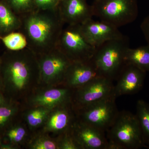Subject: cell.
Returning a JSON list of instances; mask_svg holds the SVG:
<instances>
[{
	"label": "cell",
	"instance_id": "cell-1",
	"mask_svg": "<svg viewBox=\"0 0 149 149\" xmlns=\"http://www.w3.org/2000/svg\"><path fill=\"white\" fill-rule=\"evenodd\" d=\"M0 57L2 93L10 101L19 104L38 87L40 70L37 55L27 47Z\"/></svg>",
	"mask_w": 149,
	"mask_h": 149
},
{
	"label": "cell",
	"instance_id": "cell-2",
	"mask_svg": "<svg viewBox=\"0 0 149 149\" xmlns=\"http://www.w3.org/2000/svg\"><path fill=\"white\" fill-rule=\"evenodd\" d=\"M19 31L26 37L27 47L39 55L56 47L65 23L57 7L53 9H36L20 17Z\"/></svg>",
	"mask_w": 149,
	"mask_h": 149
},
{
	"label": "cell",
	"instance_id": "cell-3",
	"mask_svg": "<svg viewBox=\"0 0 149 149\" xmlns=\"http://www.w3.org/2000/svg\"><path fill=\"white\" fill-rule=\"evenodd\" d=\"M106 132L107 149H138L145 146L138 118L130 111H119Z\"/></svg>",
	"mask_w": 149,
	"mask_h": 149
},
{
	"label": "cell",
	"instance_id": "cell-4",
	"mask_svg": "<svg viewBox=\"0 0 149 149\" xmlns=\"http://www.w3.org/2000/svg\"><path fill=\"white\" fill-rule=\"evenodd\" d=\"M129 40L122 38L107 41L96 48L93 60L99 74L113 81L117 80L126 63L125 52L129 47Z\"/></svg>",
	"mask_w": 149,
	"mask_h": 149
},
{
	"label": "cell",
	"instance_id": "cell-5",
	"mask_svg": "<svg viewBox=\"0 0 149 149\" xmlns=\"http://www.w3.org/2000/svg\"><path fill=\"white\" fill-rule=\"evenodd\" d=\"M94 16L119 28L132 23L139 15L137 0H95Z\"/></svg>",
	"mask_w": 149,
	"mask_h": 149
},
{
	"label": "cell",
	"instance_id": "cell-6",
	"mask_svg": "<svg viewBox=\"0 0 149 149\" xmlns=\"http://www.w3.org/2000/svg\"><path fill=\"white\" fill-rule=\"evenodd\" d=\"M37 56L40 70L38 87L62 85L72 62L56 47Z\"/></svg>",
	"mask_w": 149,
	"mask_h": 149
},
{
	"label": "cell",
	"instance_id": "cell-7",
	"mask_svg": "<svg viewBox=\"0 0 149 149\" xmlns=\"http://www.w3.org/2000/svg\"><path fill=\"white\" fill-rule=\"evenodd\" d=\"M72 62L87 61L93 58L96 48L87 42L80 29V24L63 27L56 47Z\"/></svg>",
	"mask_w": 149,
	"mask_h": 149
},
{
	"label": "cell",
	"instance_id": "cell-8",
	"mask_svg": "<svg viewBox=\"0 0 149 149\" xmlns=\"http://www.w3.org/2000/svg\"><path fill=\"white\" fill-rule=\"evenodd\" d=\"M114 94L100 101L75 111L77 120L106 132L119 111Z\"/></svg>",
	"mask_w": 149,
	"mask_h": 149
},
{
	"label": "cell",
	"instance_id": "cell-9",
	"mask_svg": "<svg viewBox=\"0 0 149 149\" xmlns=\"http://www.w3.org/2000/svg\"><path fill=\"white\" fill-rule=\"evenodd\" d=\"M114 86L112 80L99 77L74 89L72 97L74 110L95 103L113 95Z\"/></svg>",
	"mask_w": 149,
	"mask_h": 149
},
{
	"label": "cell",
	"instance_id": "cell-10",
	"mask_svg": "<svg viewBox=\"0 0 149 149\" xmlns=\"http://www.w3.org/2000/svg\"><path fill=\"white\" fill-rule=\"evenodd\" d=\"M73 90L63 85L37 87L27 98L30 107H41L53 109L72 103Z\"/></svg>",
	"mask_w": 149,
	"mask_h": 149
},
{
	"label": "cell",
	"instance_id": "cell-11",
	"mask_svg": "<svg viewBox=\"0 0 149 149\" xmlns=\"http://www.w3.org/2000/svg\"><path fill=\"white\" fill-rule=\"evenodd\" d=\"M80 29L87 42L95 48L107 41L124 36L117 27L105 22L95 21L93 18L80 24Z\"/></svg>",
	"mask_w": 149,
	"mask_h": 149
},
{
	"label": "cell",
	"instance_id": "cell-12",
	"mask_svg": "<svg viewBox=\"0 0 149 149\" xmlns=\"http://www.w3.org/2000/svg\"><path fill=\"white\" fill-rule=\"evenodd\" d=\"M75 141L82 149H107L108 144L105 132L76 120L70 129Z\"/></svg>",
	"mask_w": 149,
	"mask_h": 149
},
{
	"label": "cell",
	"instance_id": "cell-13",
	"mask_svg": "<svg viewBox=\"0 0 149 149\" xmlns=\"http://www.w3.org/2000/svg\"><path fill=\"white\" fill-rule=\"evenodd\" d=\"M77 120L72 103L58 107L51 111L43 125V133L60 135L71 129Z\"/></svg>",
	"mask_w": 149,
	"mask_h": 149
},
{
	"label": "cell",
	"instance_id": "cell-14",
	"mask_svg": "<svg viewBox=\"0 0 149 149\" xmlns=\"http://www.w3.org/2000/svg\"><path fill=\"white\" fill-rule=\"evenodd\" d=\"M146 73L134 65L126 64L118 77L117 83L114 85L113 93L116 97L139 92L143 86Z\"/></svg>",
	"mask_w": 149,
	"mask_h": 149
},
{
	"label": "cell",
	"instance_id": "cell-15",
	"mask_svg": "<svg viewBox=\"0 0 149 149\" xmlns=\"http://www.w3.org/2000/svg\"><path fill=\"white\" fill-rule=\"evenodd\" d=\"M99 77L102 76L99 74L92 59L87 61L72 62L62 85L74 90Z\"/></svg>",
	"mask_w": 149,
	"mask_h": 149
},
{
	"label": "cell",
	"instance_id": "cell-16",
	"mask_svg": "<svg viewBox=\"0 0 149 149\" xmlns=\"http://www.w3.org/2000/svg\"><path fill=\"white\" fill-rule=\"evenodd\" d=\"M58 10L65 24H81L94 16L86 0H60Z\"/></svg>",
	"mask_w": 149,
	"mask_h": 149
},
{
	"label": "cell",
	"instance_id": "cell-17",
	"mask_svg": "<svg viewBox=\"0 0 149 149\" xmlns=\"http://www.w3.org/2000/svg\"><path fill=\"white\" fill-rule=\"evenodd\" d=\"M21 19L7 3L0 2V35L2 37L12 32L19 31Z\"/></svg>",
	"mask_w": 149,
	"mask_h": 149
},
{
	"label": "cell",
	"instance_id": "cell-18",
	"mask_svg": "<svg viewBox=\"0 0 149 149\" xmlns=\"http://www.w3.org/2000/svg\"><path fill=\"white\" fill-rule=\"evenodd\" d=\"M125 60L126 64L134 65L144 72H149V46L128 48L125 52Z\"/></svg>",
	"mask_w": 149,
	"mask_h": 149
},
{
	"label": "cell",
	"instance_id": "cell-19",
	"mask_svg": "<svg viewBox=\"0 0 149 149\" xmlns=\"http://www.w3.org/2000/svg\"><path fill=\"white\" fill-rule=\"evenodd\" d=\"M136 117L141 128L145 148L149 146V103L139 100L136 104Z\"/></svg>",
	"mask_w": 149,
	"mask_h": 149
},
{
	"label": "cell",
	"instance_id": "cell-20",
	"mask_svg": "<svg viewBox=\"0 0 149 149\" xmlns=\"http://www.w3.org/2000/svg\"><path fill=\"white\" fill-rule=\"evenodd\" d=\"M30 108L24 113V119L29 129L33 130L44 125L52 109L41 107Z\"/></svg>",
	"mask_w": 149,
	"mask_h": 149
},
{
	"label": "cell",
	"instance_id": "cell-21",
	"mask_svg": "<svg viewBox=\"0 0 149 149\" xmlns=\"http://www.w3.org/2000/svg\"><path fill=\"white\" fill-rule=\"evenodd\" d=\"M28 131L25 125L21 123L10 125L5 130L4 135V143L12 144L19 148L27 138Z\"/></svg>",
	"mask_w": 149,
	"mask_h": 149
},
{
	"label": "cell",
	"instance_id": "cell-22",
	"mask_svg": "<svg viewBox=\"0 0 149 149\" xmlns=\"http://www.w3.org/2000/svg\"><path fill=\"white\" fill-rule=\"evenodd\" d=\"M19 104L10 102L0 106V134L6 130L13 121L19 111Z\"/></svg>",
	"mask_w": 149,
	"mask_h": 149
},
{
	"label": "cell",
	"instance_id": "cell-23",
	"mask_svg": "<svg viewBox=\"0 0 149 149\" xmlns=\"http://www.w3.org/2000/svg\"><path fill=\"white\" fill-rule=\"evenodd\" d=\"M1 40L9 50H20L27 47L26 37L20 31L11 32L2 37Z\"/></svg>",
	"mask_w": 149,
	"mask_h": 149
},
{
	"label": "cell",
	"instance_id": "cell-24",
	"mask_svg": "<svg viewBox=\"0 0 149 149\" xmlns=\"http://www.w3.org/2000/svg\"><path fill=\"white\" fill-rule=\"evenodd\" d=\"M7 4L20 17L37 9L35 0H8Z\"/></svg>",
	"mask_w": 149,
	"mask_h": 149
},
{
	"label": "cell",
	"instance_id": "cell-25",
	"mask_svg": "<svg viewBox=\"0 0 149 149\" xmlns=\"http://www.w3.org/2000/svg\"><path fill=\"white\" fill-rule=\"evenodd\" d=\"M35 137L28 144L31 149H58L57 139L55 140L45 135L44 133Z\"/></svg>",
	"mask_w": 149,
	"mask_h": 149
},
{
	"label": "cell",
	"instance_id": "cell-26",
	"mask_svg": "<svg viewBox=\"0 0 149 149\" xmlns=\"http://www.w3.org/2000/svg\"><path fill=\"white\" fill-rule=\"evenodd\" d=\"M57 139L58 149H82L73 138L70 130L59 135Z\"/></svg>",
	"mask_w": 149,
	"mask_h": 149
},
{
	"label": "cell",
	"instance_id": "cell-27",
	"mask_svg": "<svg viewBox=\"0 0 149 149\" xmlns=\"http://www.w3.org/2000/svg\"><path fill=\"white\" fill-rule=\"evenodd\" d=\"M60 0H35L38 9L49 10L56 8Z\"/></svg>",
	"mask_w": 149,
	"mask_h": 149
},
{
	"label": "cell",
	"instance_id": "cell-28",
	"mask_svg": "<svg viewBox=\"0 0 149 149\" xmlns=\"http://www.w3.org/2000/svg\"><path fill=\"white\" fill-rule=\"evenodd\" d=\"M141 29L149 46V15L143 20L141 24Z\"/></svg>",
	"mask_w": 149,
	"mask_h": 149
},
{
	"label": "cell",
	"instance_id": "cell-29",
	"mask_svg": "<svg viewBox=\"0 0 149 149\" xmlns=\"http://www.w3.org/2000/svg\"><path fill=\"white\" fill-rule=\"evenodd\" d=\"M17 147L14 146L12 144L8 143H3L2 142L0 144V149H17Z\"/></svg>",
	"mask_w": 149,
	"mask_h": 149
},
{
	"label": "cell",
	"instance_id": "cell-30",
	"mask_svg": "<svg viewBox=\"0 0 149 149\" xmlns=\"http://www.w3.org/2000/svg\"><path fill=\"white\" fill-rule=\"evenodd\" d=\"M10 102L6 97L1 92H0V106L9 103Z\"/></svg>",
	"mask_w": 149,
	"mask_h": 149
},
{
	"label": "cell",
	"instance_id": "cell-31",
	"mask_svg": "<svg viewBox=\"0 0 149 149\" xmlns=\"http://www.w3.org/2000/svg\"><path fill=\"white\" fill-rule=\"evenodd\" d=\"M1 91H2V83H1V78H0V92H1Z\"/></svg>",
	"mask_w": 149,
	"mask_h": 149
},
{
	"label": "cell",
	"instance_id": "cell-32",
	"mask_svg": "<svg viewBox=\"0 0 149 149\" xmlns=\"http://www.w3.org/2000/svg\"><path fill=\"white\" fill-rule=\"evenodd\" d=\"M2 138L1 137V134H0V144H1V143H2Z\"/></svg>",
	"mask_w": 149,
	"mask_h": 149
},
{
	"label": "cell",
	"instance_id": "cell-33",
	"mask_svg": "<svg viewBox=\"0 0 149 149\" xmlns=\"http://www.w3.org/2000/svg\"><path fill=\"white\" fill-rule=\"evenodd\" d=\"M145 148H146L149 149V146H146Z\"/></svg>",
	"mask_w": 149,
	"mask_h": 149
},
{
	"label": "cell",
	"instance_id": "cell-34",
	"mask_svg": "<svg viewBox=\"0 0 149 149\" xmlns=\"http://www.w3.org/2000/svg\"><path fill=\"white\" fill-rule=\"evenodd\" d=\"M1 38L2 37L1 36V35H0V41H1Z\"/></svg>",
	"mask_w": 149,
	"mask_h": 149
}]
</instances>
